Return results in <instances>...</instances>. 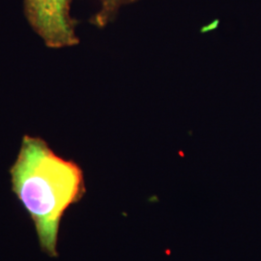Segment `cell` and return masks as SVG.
<instances>
[{
  "instance_id": "obj_1",
  "label": "cell",
  "mask_w": 261,
  "mask_h": 261,
  "mask_svg": "<svg viewBox=\"0 0 261 261\" xmlns=\"http://www.w3.org/2000/svg\"><path fill=\"white\" fill-rule=\"evenodd\" d=\"M10 175L14 194L35 224L42 250L56 256L62 216L85 191L82 169L56 155L41 138L24 136Z\"/></svg>"
},
{
  "instance_id": "obj_3",
  "label": "cell",
  "mask_w": 261,
  "mask_h": 261,
  "mask_svg": "<svg viewBox=\"0 0 261 261\" xmlns=\"http://www.w3.org/2000/svg\"><path fill=\"white\" fill-rule=\"evenodd\" d=\"M100 8L92 18V23L98 28H105L116 18L122 7L139 0H97Z\"/></svg>"
},
{
  "instance_id": "obj_2",
  "label": "cell",
  "mask_w": 261,
  "mask_h": 261,
  "mask_svg": "<svg viewBox=\"0 0 261 261\" xmlns=\"http://www.w3.org/2000/svg\"><path fill=\"white\" fill-rule=\"evenodd\" d=\"M71 3L72 0H23L28 23L47 47L62 48L79 44Z\"/></svg>"
}]
</instances>
